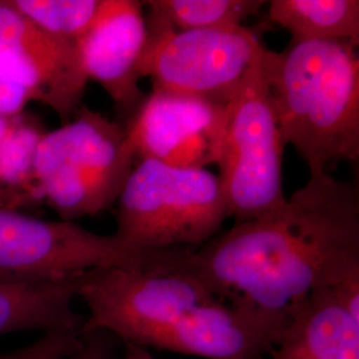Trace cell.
<instances>
[{"mask_svg":"<svg viewBox=\"0 0 359 359\" xmlns=\"http://www.w3.org/2000/svg\"><path fill=\"white\" fill-rule=\"evenodd\" d=\"M44 129L25 114L0 142V187L16 209L41 204L35 182V156Z\"/></svg>","mask_w":359,"mask_h":359,"instance_id":"2e32d148","label":"cell"},{"mask_svg":"<svg viewBox=\"0 0 359 359\" xmlns=\"http://www.w3.org/2000/svg\"><path fill=\"white\" fill-rule=\"evenodd\" d=\"M0 75L65 123L83 105L88 84L77 47L40 31L10 0H0Z\"/></svg>","mask_w":359,"mask_h":359,"instance_id":"30bf717a","label":"cell"},{"mask_svg":"<svg viewBox=\"0 0 359 359\" xmlns=\"http://www.w3.org/2000/svg\"><path fill=\"white\" fill-rule=\"evenodd\" d=\"M81 342L77 333L44 334L29 346L1 354L0 359H51L74 350Z\"/></svg>","mask_w":359,"mask_h":359,"instance_id":"d6986e66","label":"cell"},{"mask_svg":"<svg viewBox=\"0 0 359 359\" xmlns=\"http://www.w3.org/2000/svg\"><path fill=\"white\" fill-rule=\"evenodd\" d=\"M228 105L154 88L126 126L137 160L170 167L218 165Z\"/></svg>","mask_w":359,"mask_h":359,"instance_id":"9c48e42d","label":"cell"},{"mask_svg":"<svg viewBox=\"0 0 359 359\" xmlns=\"http://www.w3.org/2000/svg\"><path fill=\"white\" fill-rule=\"evenodd\" d=\"M112 359H154L148 348L136 345H126V350L121 357Z\"/></svg>","mask_w":359,"mask_h":359,"instance_id":"7402d4cb","label":"cell"},{"mask_svg":"<svg viewBox=\"0 0 359 359\" xmlns=\"http://www.w3.org/2000/svg\"><path fill=\"white\" fill-rule=\"evenodd\" d=\"M111 337L108 334H84L79 346L51 359H112Z\"/></svg>","mask_w":359,"mask_h":359,"instance_id":"ffe728a7","label":"cell"},{"mask_svg":"<svg viewBox=\"0 0 359 359\" xmlns=\"http://www.w3.org/2000/svg\"><path fill=\"white\" fill-rule=\"evenodd\" d=\"M192 250H145L75 221L0 206V283H55L112 268L180 269Z\"/></svg>","mask_w":359,"mask_h":359,"instance_id":"277c9868","label":"cell"},{"mask_svg":"<svg viewBox=\"0 0 359 359\" xmlns=\"http://www.w3.org/2000/svg\"><path fill=\"white\" fill-rule=\"evenodd\" d=\"M77 298L88 310L81 335L108 334L136 346L193 309L222 299L184 266L90 271L80 277Z\"/></svg>","mask_w":359,"mask_h":359,"instance_id":"52a82bcc","label":"cell"},{"mask_svg":"<svg viewBox=\"0 0 359 359\" xmlns=\"http://www.w3.org/2000/svg\"><path fill=\"white\" fill-rule=\"evenodd\" d=\"M31 103L34 100L25 88L0 75V115H22Z\"/></svg>","mask_w":359,"mask_h":359,"instance_id":"44dd1931","label":"cell"},{"mask_svg":"<svg viewBox=\"0 0 359 359\" xmlns=\"http://www.w3.org/2000/svg\"><path fill=\"white\" fill-rule=\"evenodd\" d=\"M346 41H290L265 48L262 67L285 145L310 176L359 158V59Z\"/></svg>","mask_w":359,"mask_h":359,"instance_id":"7a4b0ae2","label":"cell"},{"mask_svg":"<svg viewBox=\"0 0 359 359\" xmlns=\"http://www.w3.org/2000/svg\"><path fill=\"white\" fill-rule=\"evenodd\" d=\"M145 20L142 77H151L154 88L213 103L229 105L265 48L245 26L175 31L154 13Z\"/></svg>","mask_w":359,"mask_h":359,"instance_id":"ba28073f","label":"cell"},{"mask_svg":"<svg viewBox=\"0 0 359 359\" xmlns=\"http://www.w3.org/2000/svg\"><path fill=\"white\" fill-rule=\"evenodd\" d=\"M80 277L55 283H0V337L13 333H80L74 309Z\"/></svg>","mask_w":359,"mask_h":359,"instance_id":"5bb4252c","label":"cell"},{"mask_svg":"<svg viewBox=\"0 0 359 359\" xmlns=\"http://www.w3.org/2000/svg\"><path fill=\"white\" fill-rule=\"evenodd\" d=\"M102 0H10L48 36L77 47L88 31Z\"/></svg>","mask_w":359,"mask_h":359,"instance_id":"ac0fdd59","label":"cell"},{"mask_svg":"<svg viewBox=\"0 0 359 359\" xmlns=\"http://www.w3.org/2000/svg\"><path fill=\"white\" fill-rule=\"evenodd\" d=\"M268 18L292 35L290 41H346L358 47V0H271Z\"/></svg>","mask_w":359,"mask_h":359,"instance_id":"9a60e30c","label":"cell"},{"mask_svg":"<svg viewBox=\"0 0 359 359\" xmlns=\"http://www.w3.org/2000/svg\"><path fill=\"white\" fill-rule=\"evenodd\" d=\"M0 206L1 208H11V209H16V206L13 204V198L3 191V188L0 187ZM19 210V209H18Z\"/></svg>","mask_w":359,"mask_h":359,"instance_id":"cb8c5ba5","label":"cell"},{"mask_svg":"<svg viewBox=\"0 0 359 359\" xmlns=\"http://www.w3.org/2000/svg\"><path fill=\"white\" fill-rule=\"evenodd\" d=\"M262 53L228 105L218 161L221 188L236 222L258 217L286 200L283 176L286 145L264 74Z\"/></svg>","mask_w":359,"mask_h":359,"instance_id":"8992f818","label":"cell"},{"mask_svg":"<svg viewBox=\"0 0 359 359\" xmlns=\"http://www.w3.org/2000/svg\"><path fill=\"white\" fill-rule=\"evenodd\" d=\"M290 317L219 299L193 309L142 347L205 359H261L277 346Z\"/></svg>","mask_w":359,"mask_h":359,"instance_id":"8fae6325","label":"cell"},{"mask_svg":"<svg viewBox=\"0 0 359 359\" xmlns=\"http://www.w3.org/2000/svg\"><path fill=\"white\" fill-rule=\"evenodd\" d=\"M149 13L175 31H203L244 26L268 4L264 0H149Z\"/></svg>","mask_w":359,"mask_h":359,"instance_id":"e0dca14e","label":"cell"},{"mask_svg":"<svg viewBox=\"0 0 359 359\" xmlns=\"http://www.w3.org/2000/svg\"><path fill=\"white\" fill-rule=\"evenodd\" d=\"M19 116L0 115V142H3L11 133V130L15 128Z\"/></svg>","mask_w":359,"mask_h":359,"instance_id":"603a6c76","label":"cell"},{"mask_svg":"<svg viewBox=\"0 0 359 359\" xmlns=\"http://www.w3.org/2000/svg\"><path fill=\"white\" fill-rule=\"evenodd\" d=\"M142 8V1L136 0H102L77 46L88 81L102 86L127 123L145 97L140 88V65L147 46Z\"/></svg>","mask_w":359,"mask_h":359,"instance_id":"7c38bea8","label":"cell"},{"mask_svg":"<svg viewBox=\"0 0 359 359\" xmlns=\"http://www.w3.org/2000/svg\"><path fill=\"white\" fill-rule=\"evenodd\" d=\"M184 269L222 299L292 314L313 292L359 274L357 188L309 176L281 205L194 249Z\"/></svg>","mask_w":359,"mask_h":359,"instance_id":"6da1fadb","label":"cell"},{"mask_svg":"<svg viewBox=\"0 0 359 359\" xmlns=\"http://www.w3.org/2000/svg\"><path fill=\"white\" fill-rule=\"evenodd\" d=\"M136 163L126 126L81 105L40 139L35 156L40 203L65 221L99 215L116 205Z\"/></svg>","mask_w":359,"mask_h":359,"instance_id":"3957f363","label":"cell"},{"mask_svg":"<svg viewBox=\"0 0 359 359\" xmlns=\"http://www.w3.org/2000/svg\"><path fill=\"white\" fill-rule=\"evenodd\" d=\"M344 287H322L304 299L270 359H359V308Z\"/></svg>","mask_w":359,"mask_h":359,"instance_id":"4fadbf2b","label":"cell"},{"mask_svg":"<svg viewBox=\"0 0 359 359\" xmlns=\"http://www.w3.org/2000/svg\"><path fill=\"white\" fill-rule=\"evenodd\" d=\"M116 205L115 236L145 250L197 249L231 217L218 175L148 158L137 160Z\"/></svg>","mask_w":359,"mask_h":359,"instance_id":"5b68a950","label":"cell"}]
</instances>
